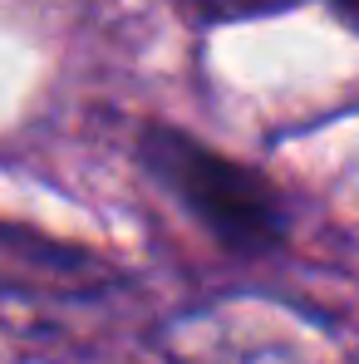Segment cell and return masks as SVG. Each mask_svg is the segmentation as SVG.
<instances>
[{
    "label": "cell",
    "instance_id": "6da1fadb",
    "mask_svg": "<svg viewBox=\"0 0 359 364\" xmlns=\"http://www.w3.org/2000/svg\"><path fill=\"white\" fill-rule=\"evenodd\" d=\"M138 158L227 251L256 256V251L281 246L286 207H281V192L256 168L187 138L178 128H163V123L143 128Z\"/></svg>",
    "mask_w": 359,
    "mask_h": 364
},
{
    "label": "cell",
    "instance_id": "7a4b0ae2",
    "mask_svg": "<svg viewBox=\"0 0 359 364\" xmlns=\"http://www.w3.org/2000/svg\"><path fill=\"white\" fill-rule=\"evenodd\" d=\"M89 276H99V261L74 246L30 237L20 227H0V286L20 291H84Z\"/></svg>",
    "mask_w": 359,
    "mask_h": 364
},
{
    "label": "cell",
    "instance_id": "3957f363",
    "mask_svg": "<svg viewBox=\"0 0 359 364\" xmlns=\"http://www.w3.org/2000/svg\"><path fill=\"white\" fill-rule=\"evenodd\" d=\"M168 5L192 25H241V20H266V15L296 10L305 0H168Z\"/></svg>",
    "mask_w": 359,
    "mask_h": 364
},
{
    "label": "cell",
    "instance_id": "277c9868",
    "mask_svg": "<svg viewBox=\"0 0 359 364\" xmlns=\"http://www.w3.org/2000/svg\"><path fill=\"white\" fill-rule=\"evenodd\" d=\"M330 10L340 15V25H350L359 35V0H330Z\"/></svg>",
    "mask_w": 359,
    "mask_h": 364
}]
</instances>
